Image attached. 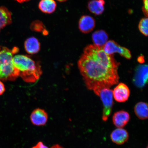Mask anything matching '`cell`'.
<instances>
[{
  "label": "cell",
  "instance_id": "obj_1",
  "mask_svg": "<svg viewBox=\"0 0 148 148\" xmlns=\"http://www.w3.org/2000/svg\"><path fill=\"white\" fill-rule=\"evenodd\" d=\"M120 64L113 55L107 54L103 48L94 44L85 48L77 63L86 87L97 95L102 89L110 88L119 82Z\"/></svg>",
  "mask_w": 148,
  "mask_h": 148
},
{
  "label": "cell",
  "instance_id": "obj_2",
  "mask_svg": "<svg viewBox=\"0 0 148 148\" xmlns=\"http://www.w3.org/2000/svg\"><path fill=\"white\" fill-rule=\"evenodd\" d=\"M13 60L15 67L18 70L19 76L27 83H34L42 74L41 66L27 55L14 56Z\"/></svg>",
  "mask_w": 148,
  "mask_h": 148
},
{
  "label": "cell",
  "instance_id": "obj_3",
  "mask_svg": "<svg viewBox=\"0 0 148 148\" xmlns=\"http://www.w3.org/2000/svg\"><path fill=\"white\" fill-rule=\"evenodd\" d=\"M18 51L17 47L10 49L0 46V80L14 81L19 76L13 60L14 55Z\"/></svg>",
  "mask_w": 148,
  "mask_h": 148
},
{
  "label": "cell",
  "instance_id": "obj_4",
  "mask_svg": "<svg viewBox=\"0 0 148 148\" xmlns=\"http://www.w3.org/2000/svg\"><path fill=\"white\" fill-rule=\"evenodd\" d=\"M97 96L101 98L103 104L102 118L103 121H107L112 113L113 105L112 90L109 88H103L100 91Z\"/></svg>",
  "mask_w": 148,
  "mask_h": 148
},
{
  "label": "cell",
  "instance_id": "obj_5",
  "mask_svg": "<svg viewBox=\"0 0 148 148\" xmlns=\"http://www.w3.org/2000/svg\"><path fill=\"white\" fill-rule=\"evenodd\" d=\"M103 49L105 52L109 55L118 53L127 60H130L132 57L131 52L129 49L120 46L113 40L107 41L103 47Z\"/></svg>",
  "mask_w": 148,
  "mask_h": 148
},
{
  "label": "cell",
  "instance_id": "obj_6",
  "mask_svg": "<svg viewBox=\"0 0 148 148\" xmlns=\"http://www.w3.org/2000/svg\"><path fill=\"white\" fill-rule=\"evenodd\" d=\"M148 66L140 65L137 67L133 81L135 85L140 88L144 87L148 81Z\"/></svg>",
  "mask_w": 148,
  "mask_h": 148
},
{
  "label": "cell",
  "instance_id": "obj_7",
  "mask_svg": "<svg viewBox=\"0 0 148 148\" xmlns=\"http://www.w3.org/2000/svg\"><path fill=\"white\" fill-rule=\"evenodd\" d=\"M113 96L118 102L123 103L129 99L130 90L128 87L123 83H120L112 91Z\"/></svg>",
  "mask_w": 148,
  "mask_h": 148
},
{
  "label": "cell",
  "instance_id": "obj_8",
  "mask_svg": "<svg viewBox=\"0 0 148 148\" xmlns=\"http://www.w3.org/2000/svg\"><path fill=\"white\" fill-rule=\"evenodd\" d=\"M48 114L42 109L38 108L33 111L30 116V120L33 125H45L47 121Z\"/></svg>",
  "mask_w": 148,
  "mask_h": 148
},
{
  "label": "cell",
  "instance_id": "obj_9",
  "mask_svg": "<svg viewBox=\"0 0 148 148\" xmlns=\"http://www.w3.org/2000/svg\"><path fill=\"white\" fill-rule=\"evenodd\" d=\"M95 19L88 15L83 16L79 22V28L81 32L86 34L91 32L95 27Z\"/></svg>",
  "mask_w": 148,
  "mask_h": 148
},
{
  "label": "cell",
  "instance_id": "obj_10",
  "mask_svg": "<svg viewBox=\"0 0 148 148\" xmlns=\"http://www.w3.org/2000/svg\"><path fill=\"white\" fill-rule=\"evenodd\" d=\"M130 115L126 111L120 110L114 113L112 116L114 124L118 128H123L128 123Z\"/></svg>",
  "mask_w": 148,
  "mask_h": 148
},
{
  "label": "cell",
  "instance_id": "obj_11",
  "mask_svg": "<svg viewBox=\"0 0 148 148\" xmlns=\"http://www.w3.org/2000/svg\"><path fill=\"white\" fill-rule=\"evenodd\" d=\"M110 138L112 142L117 145H122L128 140L129 134L126 130L118 128L114 130L110 134Z\"/></svg>",
  "mask_w": 148,
  "mask_h": 148
},
{
  "label": "cell",
  "instance_id": "obj_12",
  "mask_svg": "<svg viewBox=\"0 0 148 148\" xmlns=\"http://www.w3.org/2000/svg\"><path fill=\"white\" fill-rule=\"evenodd\" d=\"M25 50L30 54H36L40 50V44L38 39L31 37L25 40Z\"/></svg>",
  "mask_w": 148,
  "mask_h": 148
},
{
  "label": "cell",
  "instance_id": "obj_13",
  "mask_svg": "<svg viewBox=\"0 0 148 148\" xmlns=\"http://www.w3.org/2000/svg\"><path fill=\"white\" fill-rule=\"evenodd\" d=\"M92 38L94 45L98 47L103 48L108 41V35L104 30H97L93 33Z\"/></svg>",
  "mask_w": 148,
  "mask_h": 148
},
{
  "label": "cell",
  "instance_id": "obj_14",
  "mask_svg": "<svg viewBox=\"0 0 148 148\" xmlns=\"http://www.w3.org/2000/svg\"><path fill=\"white\" fill-rule=\"evenodd\" d=\"M105 3L104 0H92L88 2V8L92 13L99 15L104 12Z\"/></svg>",
  "mask_w": 148,
  "mask_h": 148
},
{
  "label": "cell",
  "instance_id": "obj_15",
  "mask_svg": "<svg viewBox=\"0 0 148 148\" xmlns=\"http://www.w3.org/2000/svg\"><path fill=\"white\" fill-rule=\"evenodd\" d=\"M135 114L139 119L143 120L148 117V105L144 102H140L135 105L134 108Z\"/></svg>",
  "mask_w": 148,
  "mask_h": 148
},
{
  "label": "cell",
  "instance_id": "obj_16",
  "mask_svg": "<svg viewBox=\"0 0 148 148\" xmlns=\"http://www.w3.org/2000/svg\"><path fill=\"white\" fill-rule=\"evenodd\" d=\"M12 23L11 12L4 7H0V29Z\"/></svg>",
  "mask_w": 148,
  "mask_h": 148
},
{
  "label": "cell",
  "instance_id": "obj_17",
  "mask_svg": "<svg viewBox=\"0 0 148 148\" xmlns=\"http://www.w3.org/2000/svg\"><path fill=\"white\" fill-rule=\"evenodd\" d=\"M57 6L54 0H41L39 3V8L42 12L50 14L54 12Z\"/></svg>",
  "mask_w": 148,
  "mask_h": 148
},
{
  "label": "cell",
  "instance_id": "obj_18",
  "mask_svg": "<svg viewBox=\"0 0 148 148\" xmlns=\"http://www.w3.org/2000/svg\"><path fill=\"white\" fill-rule=\"evenodd\" d=\"M31 30L35 32H42L46 30L45 25L40 20H36L31 23L30 25Z\"/></svg>",
  "mask_w": 148,
  "mask_h": 148
},
{
  "label": "cell",
  "instance_id": "obj_19",
  "mask_svg": "<svg viewBox=\"0 0 148 148\" xmlns=\"http://www.w3.org/2000/svg\"><path fill=\"white\" fill-rule=\"evenodd\" d=\"M138 29L140 32L144 36H148V18H144L140 20L138 24Z\"/></svg>",
  "mask_w": 148,
  "mask_h": 148
},
{
  "label": "cell",
  "instance_id": "obj_20",
  "mask_svg": "<svg viewBox=\"0 0 148 148\" xmlns=\"http://www.w3.org/2000/svg\"><path fill=\"white\" fill-rule=\"evenodd\" d=\"M144 6L142 8V10L145 14L146 17H147L148 16V0H143Z\"/></svg>",
  "mask_w": 148,
  "mask_h": 148
},
{
  "label": "cell",
  "instance_id": "obj_21",
  "mask_svg": "<svg viewBox=\"0 0 148 148\" xmlns=\"http://www.w3.org/2000/svg\"><path fill=\"white\" fill-rule=\"evenodd\" d=\"M32 148H49L42 142H38L36 145L33 147Z\"/></svg>",
  "mask_w": 148,
  "mask_h": 148
},
{
  "label": "cell",
  "instance_id": "obj_22",
  "mask_svg": "<svg viewBox=\"0 0 148 148\" xmlns=\"http://www.w3.org/2000/svg\"><path fill=\"white\" fill-rule=\"evenodd\" d=\"M5 90V88L4 84L0 80V95H2Z\"/></svg>",
  "mask_w": 148,
  "mask_h": 148
},
{
  "label": "cell",
  "instance_id": "obj_23",
  "mask_svg": "<svg viewBox=\"0 0 148 148\" xmlns=\"http://www.w3.org/2000/svg\"><path fill=\"white\" fill-rule=\"evenodd\" d=\"M138 62L140 63V64H143L145 62V60H144V56L141 55L139 57H138Z\"/></svg>",
  "mask_w": 148,
  "mask_h": 148
},
{
  "label": "cell",
  "instance_id": "obj_24",
  "mask_svg": "<svg viewBox=\"0 0 148 148\" xmlns=\"http://www.w3.org/2000/svg\"><path fill=\"white\" fill-rule=\"evenodd\" d=\"M51 148H64L62 146H60L59 144H57L53 145Z\"/></svg>",
  "mask_w": 148,
  "mask_h": 148
},
{
  "label": "cell",
  "instance_id": "obj_25",
  "mask_svg": "<svg viewBox=\"0 0 148 148\" xmlns=\"http://www.w3.org/2000/svg\"><path fill=\"white\" fill-rule=\"evenodd\" d=\"M16 1H17L19 3H23L25 2L28 1L29 0H16Z\"/></svg>",
  "mask_w": 148,
  "mask_h": 148
},
{
  "label": "cell",
  "instance_id": "obj_26",
  "mask_svg": "<svg viewBox=\"0 0 148 148\" xmlns=\"http://www.w3.org/2000/svg\"><path fill=\"white\" fill-rule=\"evenodd\" d=\"M57 1H59L61 2H62L65 1H67V0H57Z\"/></svg>",
  "mask_w": 148,
  "mask_h": 148
},
{
  "label": "cell",
  "instance_id": "obj_27",
  "mask_svg": "<svg viewBox=\"0 0 148 148\" xmlns=\"http://www.w3.org/2000/svg\"><path fill=\"white\" fill-rule=\"evenodd\" d=\"M147 148H148V147H147Z\"/></svg>",
  "mask_w": 148,
  "mask_h": 148
}]
</instances>
